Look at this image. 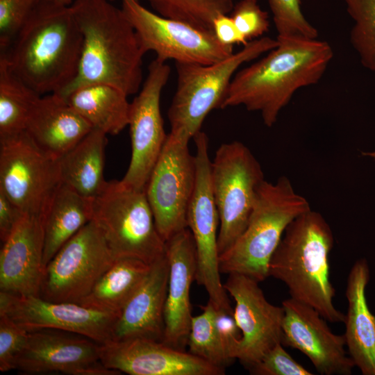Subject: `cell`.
<instances>
[{
    "mask_svg": "<svg viewBox=\"0 0 375 375\" xmlns=\"http://www.w3.org/2000/svg\"><path fill=\"white\" fill-rule=\"evenodd\" d=\"M276 40V48L235 73L222 109L243 106L259 112L271 127L297 90L320 80L333 56L327 42L294 37Z\"/></svg>",
    "mask_w": 375,
    "mask_h": 375,
    "instance_id": "6da1fadb",
    "label": "cell"
},
{
    "mask_svg": "<svg viewBox=\"0 0 375 375\" xmlns=\"http://www.w3.org/2000/svg\"><path fill=\"white\" fill-rule=\"evenodd\" d=\"M83 35L70 5L41 0L0 58L40 95L60 94L75 79Z\"/></svg>",
    "mask_w": 375,
    "mask_h": 375,
    "instance_id": "7a4b0ae2",
    "label": "cell"
},
{
    "mask_svg": "<svg viewBox=\"0 0 375 375\" xmlns=\"http://www.w3.org/2000/svg\"><path fill=\"white\" fill-rule=\"evenodd\" d=\"M110 0H74L70 5L83 35L78 74L60 94L92 84L114 86L128 96L142 82L145 54L137 33L124 12Z\"/></svg>",
    "mask_w": 375,
    "mask_h": 375,
    "instance_id": "3957f363",
    "label": "cell"
},
{
    "mask_svg": "<svg viewBox=\"0 0 375 375\" xmlns=\"http://www.w3.org/2000/svg\"><path fill=\"white\" fill-rule=\"evenodd\" d=\"M334 238L330 226L311 209L287 227L269 265V276L283 282L290 297L315 308L327 322L340 323L344 314L333 304L329 254Z\"/></svg>",
    "mask_w": 375,
    "mask_h": 375,
    "instance_id": "277c9868",
    "label": "cell"
},
{
    "mask_svg": "<svg viewBox=\"0 0 375 375\" xmlns=\"http://www.w3.org/2000/svg\"><path fill=\"white\" fill-rule=\"evenodd\" d=\"M307 199L298 194L290 179L281 176L259 186L244 231L219 257L223 274H240L257 282L269 276L271 258L289 224L310 210Z\"/></svg>",
    "mask_w": 375,
    "mask_h": 375,
    "instance_id": "5b68a950",
    "label": "cell"
},
{
    "mask_svg": "<svg viewBox=\"0 0 375 375\" xmlns=\"http://www.w3.org/2000/svg\"><path fill=\"white\" fill-rule=\"evenodd\" d=\"M278 40L264 36L249 41L227 58L209 65L176 63L177 85L167 117L171 131L186 134L190 139L222 103L235 73L242 64L276 48Z\"/></svg>",
    "mask_w": 375,
    "mask_h": 375,
    "instance_id": "8992f818",
    "label": "cell"
},
{
    "mask_svg": "<svg viewBox=\"0 0 375 375\" xmlns=\"http://www.w3.org/2000/svg\"><path fill=\"white\" fill-rule=\"evenodd\" d=\"M92 219L115 259L130 258L151 265L166 253L145 191L108 181L93 200Z\"/></svg>",
    "mask_w": 375,
    "mask_h": 375,
    "instance_id": "52a82bcc",
    "label": "cell"
},
{
    "mask_svg": "<svg viewBox=\"0 0 375 375\" xmlns=\"http://www.w3.org/2000/svg\"><path fill=\"white\" fill-rule=\"evenodd\" d=\"M263 181L260 162L242 142L224 143L216 151L211 161V184L219 219V255L247 227Z\"/></svg>",
    "mask_w": 375,
    "mask_h": 375,
    "instance_id": "ba28073f",
    "label": "cell"
},
{
    "mask_svg": "<svg viewBox=\"0 0 375 375\" xmlns=\"http://www.w3.org/2000/svg\"><path fill=\"white\" fill-rule=\"evenodd\" d=\"M193 139L196 145V183L188 210L187 223L196 247L195 280L204 287L208 300L217 310L233 313L220 277L217 244L219 219L211 184L208 138L199 131Z\"/></svg>",
    "mask_w": 375,
    "mask_h": 375,
    "instance_id": "9c48e42d",
    "label": "cell"
},
{
    "mask_svg": "<svg viewBox=\"0 0 375 375\" xmlns=\"http://www.w3.org/2000/svg\"><path fill=\"white\" fill-rule=\"evenodd\" d=\"M190 140L185 133L170 131L145 188L157 229L165 241L188 228L197 172Z\"/></svg>",
    "mask_w": 375,
    "mask_h": 375,
    "instance_id": "30bf717a",
    "label": "cell"
},
{
    "mask_svg": "<svg viewBox=\"0 0 375 375\" xmlns=\"http://www.w3.org/2000/svg\"><path fill=\"white\" fill-rule=\"evenodd\" d=\"M115 260L100 228L92 219L46 265L39 297L50 301L78 303Z\"/></svg>",
    "mask_w": 375,
    "mask_h": 375,
    "instance_id": "8fae6325",
    "label": "cell"
},
{
    "mask_svg": "<svg viewBox=\"0 0 375 375\" xmlns=\"http://www.w3.org/2000/svg\"><path fill=\"white\" fill-rule=\"evenodd\" d=\"M122 8L145 53L153 51L162 62L209 65L233 53V47L220 43L213 31L162 17L138 0H122Z\"/></svg>",
    "mask_w": 375,
    "mask_h": 375,
    "instance_id": "7c38bea8",
    "label": "cell"
},
{
    "mask_svg": "<svg viewBox=\"0 0 375 375\" xmlns=\"http://www.w3.org/2000/svg\"><path fill=\"white\" fill-rule=\"evenodd\" d=\"M60 183L57 160L25 131L0 139V192L24 214L41 215Z\"/></svg>",
    "mask_w": 375,
    "mask_h": 375,
    "instance_id": "4fadbf2b",
    "label": "cell"
},
{
    "mask_svg": "<svg viewBox=\"0 0 375 375\" xmlns=\"http://www.w3.org/2000/svg\"><path fill=\"white\" fill-rule=\"evenodd\" d=\"M170 72V67L165 62L154 59L149 66L141 90L130 103L128 126L131 158L121 181L138 190L145 191L167 138L160 112V97Z\"/></svg>",
    "mask_w": 375,
    "mask_h": 375,
    "instance_id": "5bb4252c",
    "label": "cell"
},
{
    "mask_svg": "<svg viewBox=\"0 0 375 375\" xmlns=\"http://www.w3.org/2000/svg\"><path fill=\"white\" fill-rule=\"evenodd\" d=\"M0 313L28 332L53 329L85 336L99 344L112 339L118 316L79 303L54 302L39 296L0 292Z\"/></svg>",
    "mask_w": 375,
    "mask_h": 375,
    "instance_id": "9a60e30c",
    "label": "cell"
},
{
    "mask_svg": "<svg viewBox=\"0 0 375 375\" xmlns=\"http://www.w3.org/2000/svg\"><path fill=\"white\" fill-rule=\"evenodd\" d=\"M100 344L81 335L42 329L28 332L15 369L28 374L115 375L100 360Z\"/></svg>",
    "mask_w": 375,
    "mask_h": 375,
    "instance_id": "2e32d148",
    "label": "cell"
},
{
    "mask_svg": "<svg viewBox=\"0 0 375 375\" xmlns=\"http://www.w3.org/2000/svg\"><path fill=\"white\" fill-rule=\"evenodd\" d=\"M256 281L230 274L224 287L235 301L233 317L241 332L236 359L247 369L282 343L284 310L269 303Z\"/></svg>",
    "mask_w": 375,
    "mask_h": 375,
    "instance_id": "e0dca14e",
    "label": "cell"
},
{
    "mask_svg": "<svg viewBox=\"0 0 375 375\" xmlns=\"http://www.w3.org/2000/svg\"><path fill=\"white\" fill-rule=\"evenodd\" d=\"M282 344L301 351L322 375H350L354 362L345 350L344 335L331 331L312 307L293 298L282 302Z\"/></svg>",
    "mask_w": 375,
    "mask_h": 375,
    "instance_id": "ac0fdd59",
    "label": "cell"
},
{
    "mask_svg": "<svg viewBox=\"0 0 375 375\" xmlns=\"http://www.w3.org/2000/svg\"><path fill=\"white\" fill-rule=\"evenodd\" d=\"M99 353L106 367L130 375L225 374V369L155 340H109L100 344Z\"/></svg>",
    "mask_w": 375,
    "mask_h": 375,
    "instance_id": "d6986e66",
    "label": "cell"
},
{
    "mask_svg": "<svg viewBox=\"0 0 375 375\" xmlns=\"http://www.w3.org/2000/svg\"><path fill=\"white\" fill-rule=\"evenodd\" d=\"M165 244L169 270L162 342L185 351L193 317L190 291L196 278V247L188 228L174 234Z\"/></svg>",
    "mask_w": 375,
    "mask_h": 375,
    "instance_id": "ffe728a7",
    "label": "cell"
},
{
    "mask_svg": "<svg viewBox=\"0 0 375 375\" xmlns=\"http://www.w3.org/2000/svg\"><path fill=\"white\" fill-rule=\"evenodd\" d=\"M41 215L25 214L0 251V292L40 296L44 273Z\"/></svg>",
    "mask_w": 375,
    "mask_h": 375,
    "instance_id": "44dd1931",
    "label": "cell"
},
{
    "mask_svg": "<svg viewBox=\"0 0 375 375\" xmlns=\"http://www.w3.org/2000/svg\"><path fill=\"white\" fill-rule=\"evenodd\" d=\"M169 270L166 253L151 265L148 274L116 320L110 340H162Z\"/></svg>",
    "mask_w": 375,
    "mask_h": 375,
    "instance_id": "7402d4cb",
    "label": "cell"
},
{
    "mask_svg": "<svg viewBox=\"0 0 375 375\" xmlns=\"http://www.w3.org/2000/svg\"><path fill=\"white\" fill-rule=\"evenodd\" d=\"M93 128L58 94L40 96L28 118L25 132L44 153L58 159Z\"/></svg>",
    "mask_w": 375,
    "mask_h": 375,
    "instance_id": "603a6c76",
    "label": "cell"
},
{
    "mask_svg": "<svg viewBox=\"0 0 375 375\" xmlns=\"http://www.w3.org/2000/svg\"><path fill=\"white\" fill-rule=\"evenodd\" d=\"M369 278L367 260H357L349 271L345 292L347 311L343 335L347 352L363 375H375V315L366 297Z\"/></svg>",
    "mask_w": 375,
    "mask_h": 375,
    "instance_id": "cb8c5ba5",
    "label": "cell"
},
{
    "mask_svg": "<svg viewBox=\"0 0 375 375\" xmlns=\"http://www.w3.org/2000/svg\"><path fill=\"white\" fill-rule=\"evenodd\" d=\"M93 200L60 183L41 214L44 267L57 252L92 219Z\"/></svg>",
    "mask_w": 375,
    "mask_h": 375,
    "instance_id": "d4e9b609",
    "label": "cell"
},
{
    "mask_svg": "<svg viewBox=\"0 0 375 375\" xmlns=\"http://www.w3.org/2000/svg\"><path fill=\"white\" fill-rule=\"evenodd\" d=\"M106 134L92 128L74 147L57 159L60 183L94 200L104 190Z\"/></svg>",
    "mask_w": 375,
    "mask_h": 375,
    "instance_id": "484cf974",
    "label": "cell"
},
{
    "mask_svg": "<svg viewBox=\"0 0 375 375\" xmlns=\"http://www.w3.org/2000/svg\"><path fill=\"white\" fill-rule=\"evenodd\" d=\"M121 90L103 83L79 88L65 99L93 128L117 135L128 124L130 103Z\"/></svg>",
    "mask_w": 375,
    "mask_h": 375,
    "instance_id": "4316f807",
    "label": "cell"
},
{
    "mask_svg": "<svg viewBox=\"0 0 375 375\" xmlns=\"http://www.w3.org/2000/svg\"><path fill=\"white\" fill-rule=\"evenodd\" d=\"M151 267L135 258H117L78 303L119 317Z\"/></svg>",
    "mask_w": 375,
    "mask_h": 375,
    "instance_id": "83f0119b",
    "label": "cell"
},
{
    "mask_svg": "<svg viewBox=\"0 0 375 375\" xmlns=\"http://www.w3.org/2000/svg\"><path fill=\"white\" fill-rule=\"evenodd\" d=\"M40 96L0 58V139L25 131L30 115Z\"/></svg>",
    "mask_w": 375,
    "mask_h": 375,
    "instance_id": "f1b7e54d",
    "label": "cell"
},
{
    "mask_svg": "<svg viewBox=\"0 0 375 375\" xmlns=\"http://www.w3.org/2000/svg\"><path fill=\"white\" fill-rule=\"evenodd\" d=\"M160 15L183 22L195 27L212 31L214 19L228 15L234 0H148Z\"/></svg>",
    "mask_w": 375,
    "mask_h": 375,
    "instance_id": "f546056e",
    "label": "cell"
},
{
    "mask_svg": "<svg viewBox=\"0 0 375 375\" xmlns=\"http://www.w3.org/2000/svg\"><path fill=\"white\" fill-rule=\"evenodd\" d=\"M201 308L202 312L192 318L188 351L214 366L225 369L231 362L224 355L218 337L216 308L209 300Z\"/></svg>",
    "mask_w": 375,
    "mask_h": 375,
    "instance_id": "4dcf8cb0",
    "label": "cell"
},
{
    "mask_svg": "<svg viewBox=\"0 0 375 375\" xmlns=\"http://www.w3.org/2000/svg\"><path fill=\"white\" fill-rule=\"evenodd\" d=\"M353 24L350 40L362 64L375 73V0H344Z\"/></svg>",
    "mask_w": 375,
    "mask_h": 375,
    "instance_id": "1f68e13d",
    "label": "cell"
},
{
    "mask_svg": "<svg viewBox=\"0 0 375 375\" xmlns=\"http://www.w3.org/2000/svg\"><path fill=\"white\" fill-rule=\"evenodd\" d=\"M277 37L317 39V30L301 10V0H269Z\"/></svg>",
    "mask_w": 375,
    "mask_h": 375,
    "instance_id": "d6a6232c",
    "label": "cell"
},
{
    "mask_svg": "<svg viewBox=\"0 0 375 375\" xmlns=\"http://www.w3.org/2000/svg\"><path fill=\"white\" fill-rule=\"evenodd\" d=\"M41 0H0V53L11 44Z\"/></svg>",
    "mask_w": 375,
    "mask_h": 375,
    "instance_id": "836d02e7",
    "label": "cell"
},
{
    "mask_svg": "<svg viewBox=\"0 0 375 375\" xmlns=\"http://www.w3.org/2000/svg\"><path fill=\"white\" fill-rule=\"evenodd\" d=\"M28 332L10 317L0 313V370L15 369L17 356L27 341Z\"/></svg>",
    "mask_w": 375,
    "mask_h": 375,
    "instance_id": "e575fe53",
    "label": "cell"
},
{
    "mask_svg": "<svg viewBox=\"0 0 375 375\" xmlns=\"http://www.w3.org/2000/svg\"><path fill=\"white\" fill-rule=\"evenodd\" d=\"M230 14L247 41L261 38L269 29L267 12L260 8L257 0H240Z\"/></svg>",
    "mask_w": 375,
    "mask_h": 375,
    "instance_id": "d590c367",
    "label": "cell"
},
{
    "mask_svg": "<svg viewBox=\"0 0 375 375\" xmlns=\"http://www.w3.org/2000/svg\"><path fill=\"white\" fill-rule=\"evenodd\" d=\"M278 343L248 368L253 375H312Z\"/></svg>",
    "mask_w": 375,
    "mask_h": 375,
    "instance_id": "8d00e7d4",
    "label": "cell"
},
{
    "mask_svg": "<svg viewBox=\"0 0 375 375\" xmlns=\"http://www.w3.org/2000/svg\"><path fill=\"white\" fill-rule=\"evenodd\" d=\"M215 324L218 337L227 360L231 363L236 359L241 332L233 313L216 309Z\"/></svg>",
    "mask_w": 375,
    "mask_h": 375,
    "instance_id": "74e56055",
    "label": "cell"
},
{
    "mask_svg": "<svg viewBox=\"0 0 375 375\" xmlns=\"http://www.w3.org/2000/svg\"><path fill=\"white\" fill-rule=\"evenodd\" d=\"M212 31L219 42L226 46L242 44L247 41L238 30L231 15H219L213 21Z\"/></svg>",
    "mask_w": 375,
    "mask_h": 375,
    "instance_id": "f35d334b",
    "label": "cell"
},
{
    "mask_svg": "<svg viewBox=\"0 0 375 375\" xmlns=\"http://www.w3.org/2000/svg\"><path fill=\"white\" fill-rule=\"evenodd\" d=\"M25 214L0 192V239L4 242Z\"/></svg>",
    "mask_w": 375,
    "mask_h": 375,
    "instance_id": "ab89813d",
    "label": "cell"
},
{
    "mask_svg": "<svg viewBox=\"0 0 375 375\" xmlns=\"http://www.w3.org/2000/svg\"><path fill=\"white\" fill-rule=\"evenodd\" d=\"M361 156L375 160V151H362Z\"/></svg>",
    "mask_w": 375,
    "mask_h": 375,
    "instance_id": "60d3db41",
    "label": "cell"
},
{
    "mask_svg": "<svg viewBox=\"0 0 375 375\" xmlns=\"http://www.w3.org/2000/svg\"><path fill=\"white\" fill-rule=\"evenodd\" d=\"M66 5H71L74 0H51ZM111 1V0H110Z\"/></svg>",
    "mask_w": 375,
    "mask_h": 375,
    "instance_id": "b9f144b4",
    "label": "cell"
},
{
    "mask_svg": "<svg viewBox=\"0 0 375 375\" xmlns=\"http://www.w3.org/2000/svg\"><path fill=\"white\" fill-rule=\"evenodd\" d=\"M138 1H139V0H138Z\"/></svg>",
    "mask_w": 375,
    "mask_h": 375,
    "instance_id": "7bdbcfd3",
    "label": "cell"
}]
</instances>
